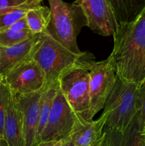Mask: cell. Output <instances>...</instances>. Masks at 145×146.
<instances>
[{"label":"cell","instance_id":"obj_1","mask_svg":"<svg viewBox=\"0 0 145 146\" xmlns=\"http://www.w3.org/2000/svg\"><path fill=\"white\" fill-rule=\"evenodd\" d=\"M113 38L107 59L117 77L142 85L145 80V9L132 21L119 24Z\"/></svg>","mask_w":145,"mask_h":146},{"label":"cell","instance_id":"obj_2","mask_svg":"<svg viewBox=\"0 0 145 146\" xmlns=\"http://www.w3.org/2000/svg\"><path fill=\"white\" fill-rule=\"evenodd\" d=\"M31 57L44 72L45 84L80 67L91 68L96 61L90 53L75 54L63 46L48 31L36 34Z\"/></svg>","mask_w":145,"mask_h":146},{"label":"cell","instance_id":"obj_3","mask_svg":"<svg viewBox=\"0 0 145 146\" xmlns=\"http://www.w3.org/2000/svg\"><path fill=\"white\" fill-rule=\"evenodd\" d=\"M141 85L121 81L116 83L105 103V136L123 135L132 125L137 113V96Z\"/></svg>","mask_w":145,"mask_h":146},{"label":"cell","instance_id":"obj_4","mask_svg":"<svg viewBox=\"0 0 145 146\" xmlns=\"http://www.w3.org/2000/svg\"><path fill=\"white\" fill-rule=\"evenodd\" d=\"M51 21L47 31L63 46L75 54H82L77 44V37L88 21L82 8L75 2L48 0Z\"/></svg>","mask_w":145,"mask_h":146},{"label":"cell","instance_id":"obj_5","mask_svg":"<svg viewBox=\"0 0 145 146\" xmlns=\"http://www.w3.org/2000/svg\"><path fill=\"white\" fill-rule=\"evenodd\" d=\"M90 108L85 119L92 121L100 110L103 109L117 80L114 68L109 60L95 62L89 71Z\"/></svg>","mask_w":145,"mask_h":146},{"label":"cell","instance_id":"obj_6","mask_svg":"<svg viewBox=\"0 0 145 146\" xmlns=\"http://www.w3.org/2000/svg\"><path fill=\"white\" fill-rule=\"evenodd\" d=\"M90 68H75L59 78L60 89L63 95L74 112L82 118H85L90 108Z\"/></svg>","mask_w":145,"mask_h":146},{"label":"cell","instance_id":"obj_7","mask_svg":"<svg viewBox=\"0 0 145 146\" xmlns=\"http://www.w3.org/2000/svg\"><path fill=\"white\" fill-rule=\"evenodd\" d=\"M77 114L71 108L59 89L50 112L45 126L40 137V142L70 140Z\"/></svg>","mask_w":145,"mask_h":146},{"label":"cell","instance_id":"obj_8","mask_svg":"<svg viewBox=\"0 0 145 146\" xmlns=\"http://www.w3.org/2000/svg\"><path fill=\"white\" fill-rule=\"evenodd\" d=\"M4 81L12 94H28L43 89L45 86L44 72L31 57L11 70Z\"/></svg>","mask_w":145,"mask_h":146},{"label":"cell","instance_id":"obj_9","mask_svg":"<svg viewBox=\"0 0 145 146\" xmlns=\"http://www.w3.org/2000/svg\"><path fill=\"white\" fill-rule=\"evenodd\" d=\"M75 2L82 8L88 27L94 33L103 36L115 34L118 23L107 0H75Z\"/></svg>","mask_w":145,"mask_h":146},{"label":"cell","instance_id":"obj_10","mask_svg":"<svg viewBox=\"0 0 145 146\" xmlns=\"http://www.w3.org/2000/svg\"><path fill=\"white\" fill-rule=\"evenodd\" d=\"M43 90L44 88L28 94H12L11 93L22 117L26 146L37 145V129Z\"/></svg>","mask_w":145,"mask_h":146},{"label":"cell","instance_id":"obj_11","mask_svg":"<svg viewBox=\"0 0 145 146\" xmlns=\"http://www.w3.org/2000/svg\"><path fill=\"white\" fill-rule=\"evenodd\" d=\"M105 123L104 113L96 121H88L77 115L69 141L74 146H97L103 140Z\"/></svg>","mask_w":145,"mask_h":146},{"label":"cell","instance_id":"obj_12","mask_svg":"<svg viewBox=\"0 0 145 146\" xmlns=\"http://www.w3.org/2000/svg\"><path fill=\"white\" fill-rule=\"evenodd\" d=\"M36 34L18 44L0 46V74L7 76L16 66L31 57Z\"/></svg>","mask_w":145,"mask_h":146},{"label":"cell","instance_id":"obj_13","mask_svg":"<svg viewBox=\"0 0 145 146\" xmlns=\"http://www.w3.org/2000/svg\"><path fill=\"white\" fill-rule=\"evenodd\" d=\"M4 142L7 146H26L22 117L11 94L4 123Z\"/></svg>","mask_w":145,"mask_h":146},{"label":"cell","instance_id":"obj_14","mask_svg":"<svg viewBox=\"0 0 145 146\" xmlns=\"http://www.w3.org/2000/svg\"><path fill=\"white\" fill-rule=\"evenodd\" d=\"M110 5L118 25L137 17L145 9V0H107Z\"/></svg>","mask_w":145,"mask_h":146},{"label":"cell","instance_id":"obj_15","mask_svg":"<svg viewBox=\"0 0 145 146\" xmlns=\"http://www.w3.org/2000/svg\"><path fill=\"white\" fill-rule=\"evenodd\" d=\"M60 89L59 80L53 81L51 84H45L41 95V106H40L39 121H38V129H37L36 143L40 141V137L45 126L50 112L53 104L54 99Z\"/></svg>","mask_w":145,"mask_h":146},{"label":"cell","instance_id":"obj_16","mask_svg":"<svg viewBox=\"0 0 145 146\" xmlns=\"http://www.w3.org/2000/svg\"><path fill=\"white\" fill-rule=\"evenodd\" d=\"M102 145L104 146H144L136 117L130 128L123 135L114 136L104 135Z\"/></svg>","mask_w":145,"mask_h":146},{"label":"cell","instance_id":"obj_17","mask_svg":"<svg viewBox=\"0 0 145 146\" xmlns=\"http://www.w3.org/2000/svg\"><path fill=\"white\" fill-rule=\"evenodd\" d=\"M51 16L50 8L40 5L28 10L25 17L31 32L38 34L47 30L51 21Z\"/></svg>","mask_w":145,"mask_h":146},{"label":"cell","instance_id":"obj_18","mask_svg":"<svg viewBox=\"0 0 145 146\" xmlns=\"http://www.w3.org/2000/svg\"><path fill=\"white\" fill-rule=\"evenodd\" d=\"M40 5H41V2L35 0L0 15V30L8 29L16 21L25 17L28 10Z\"/></svg>","mask_w":145,"mask_h":146},{"label":"cell","instance_id":"obj_19","mask_svg":"<svg viewBox=\"0 0 145 146\" xmlns=\"http://www.w3.org/2000/svg\"><path fill=\"white\" fill-rule=\"evenodd\" d=\"M35 35L31 31H16L10 29L0 30V46L9 47Z\"/></svg>","mask_w":145,"mask_h":146},{"label":"cell","instance_id":"obj_20","mask_svg":"<svg viewBox=\"0 0 145 146\" xmlns=\"http://www.w3.org/2000/svg\"><path fill=\"white\" fill-rule=\"evenodd\" d=\"M11 91L3 81L0 84V140L4 142V123L7 116Z\"/></svg>","mask_w":145,"mask_h":146},{"label":"cell","instance_id":"obj_21","mask_svg":"<svg viewBox=\"0 0 145 146\" xmlns=\"http://www.w3.org/2000/svg\"><path fill=\"white\" fill-rule=\"evenodd\" d=\"M136 119L142 132L145 126V86L141 85L137 96Z\"/></svg>","mask_w":145,"mask_h":146},{"label":"cell","instance_id":"obj_22","mask_svg":"<svg viewBox=\"0 0 145 146\" xmlns=\"http://www.w3.org/2000/svg\"><path fill=\"white\" fill-rule=\"evenodd\" d=\"M34 1L35 0H0V15Z\"/></svg>","mask_w":145,"mask_h":146},{"label":"cell","instance_id":"obj_23","mask_svg":"<svg viewBox=\"0 0 145 146\" xmlns=\"http://www.w3.org/2000/svg\"><path fill=\"white\" fill-rule=\"evenodd\" d=\"M8 29H10L14 30V31H31L25 17L16 21L14 24H13Z\"/></svg>","mask_w":145,"mask_h":146},{"label":"cell","instance_id":"obj_24","mask_svg":"<svg viewBox=\"0 0 145 146\" xmlns=\"http://www.w3.org/2000/svg\"><path fill=\"white\" fill-rule=\"evenodd\" d=\"M65 141H41L38 143L36 146H62Z\"/></svg>","mask_w":145,"mask_h":146},{"label":"cell","instance_id":"obj_25","mask_svg":"<svg viewBox=\"0 0 145 146\" xmlns=\"http://www.w3.org/2000/svg\"><path fill=\"white\" fill-rule=\"evenodd\" d=\"M62 146H74V145L71 141H65L64 143L62 145Z\"/></svg>","mask_w":145,"mask_h":146},{"label":"cell","instance_id":"obj_26","mask_svg":"<svg viewBox=\"0 0 145 146\" xmlns=\"http://www.w3.org/2000/svg\"><path fill=\"white\" fill-rule=\"evenodd\" d=\"M142 135V134H141ZM142 142H143L144 146H145V135H142Z\"/></svg>","mask_w":145,"mask_h":146},{"label":"cell","instance_id":"obj_27","mask_svg":"<svg viewBox=\"0 0 145 146\" xmlns=\"http://www.w3.org/2000/svg\"><path fill=\"white\" fill-rule=\"evenodd\" d=\"M3 81H4V76L1 74H0V84L2 83Z\"/></svg>","mask_w":145,"mask_h":146},{"label":"cell","instance_id":"obj_28","mask_svg":"<svg viewBox=\"0 0 145 146\" xmlns=\"http://www.w3.org/2000/svg\"><path fill=\"white\" fill-rule=\"evenodd\" d=\"M141 134H142V135H145V126L144 128V129L142 130V132H141Z\"/></svg>","mask_w":145,"mask_h":146},{"label":"cell","instance_id":"obj_29","mask_svg":"<svg viewBox=\"0 0 145 146\" xmlns=\"http://www.w3.org/2000/svg\"><path fill=\"white\" fill-rule=\"evenodd\" d=\"M103 138H104V137H103ZM102 141H103V140H102ZM102 141H101V142H100V143H99V144H98V145H97V146H101V145H102Z\"/></svg>","mask_w":145,"mask_h":146},{"label":"cell","instance_id":"obj_30","mask_svg":"<svg viewBox=\"0 0 145 146\" xmlns=\"http://www.w3.org/2000/svg\"><path fill=\"white\" fill-rule=\"evenodd\" d=\"M0 146H3V141H1L0 140Z\"/></svg>","mask_w":145,"mask_h":146},{"label":"cell","instance_id":"obj_31","mask_svg":"<svg viewBox=\"0 0 145 146\" xmlns=\"http://www.w3.org/2000/svg\"><path fill=\"white\" fill-rule=\"evenodd\" d=\"M36 1H39V2H42V1H44V0H36Z\"/></svg>","mask_w":145,"mask_h":146},{"label":"cell","instance_id":"obj_32","mask_svg":"<svg viewBox=\"0 0 145 146\" xmlns=\"http://www.w3.org/2000/svg\"><path fill=\"white\" fill-rule=\"evenodd\" d=\"M142 85H143V86H145V80H144V82H143V84H142Z\"/></svg>","mask_w":145,"mask_h":146},{"label":"cell","instance_id":"obj_33","mask_svg":"<svg viewBox=\"0 0 145 146\" xmlns=\"http://www.w3.org/2000/svg\"><path fill=\"white\" fill-rule=\"evenodd\" d=\"M101 146H104V145H101Z\"/></svg>","mask_w":145,"mask_h":146}]
</instances>
